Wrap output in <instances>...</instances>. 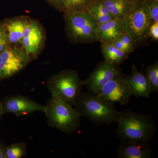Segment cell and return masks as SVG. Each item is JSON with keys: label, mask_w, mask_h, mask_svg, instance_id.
Here are the masks:
<instances>
[{"label": "cell", "mask_w": 158, "mask_h": 158, "mask_svg": "<svg viewBox=\"0 0 158 158\" xmlns=\"http://www.w3.org/2000/svg\"><path fill=\"white\" fill-rule=\"evenodd\" d=\"M115 122L116 134L122 142L148 144L156 131L150 114L136 113L130 109L118 112Z\"/></svg>", "instance_id": "cell-1"}, {"label": "cell", "mask_w": 158, "mask_h": 158, "mask_svg": "<svg viewBox=\"0 0 158 158\" xmlns=\"http://www.w3.org/2000/svg\"><path fill=\"white\" fill-rule=\"evenodd\" d=\"M75 108L81 114L94 124L110 125L116 121L118 112L115 103L104 98L98 93L81 92Z\"/></svg>", "instance_id": "cell-2"}, {"label": "cell", "mask_w": 158, "mask_h": 158, "mask_svg": "<svg viewBox=\"0 0 158 158\" xmlns=\"http://www.w3.org/2000/svg\"><path fill=\"white\" fill-rule=\"evenodd\" d=\"M44 113L49 126L65 134H71L80 127L81 114L73 106L59 99L51 98Z\"/></svg>", "instance_id": "cell-3"}, {"label": "cell", "mask_w": 158, "mask_h": 158, "mask_svg": "<svg viewBox=\"0 0 158 158\" xmlns=\"http://www.w3.org/2000/svg\"><path fill=\"white\" fill-rule=\"evenodd\" d=\"M47 86L52 97L73 106L84 86L77 72L69 69L51 76L48 80Z\"/></svg>", "instance_id": "cell-4"}, {"label": "cell", "mask_w": 158, "mask_h": 158, "mask_svg": "<svg viewBox=\"0 0 158 158\" xmlns=\"http://www.w3.org/2000/svg\"><path fill=\"white\" fill-rule=\"evenodd\" d=\"M153 22L146 0L134 4L122 19L123 31L131 38L135 45L149 37L150 27Z\"/></svg>", "instance_id": "cell-5"}, {"label": "cell", "mask_w": 158, "mask_h": 158, "mask_svg": "<svg viewBox=\"0 0 158 158\" xmlns=\"http://www.w3.org/2000/svg\"><path fill=\"white\" fill-rule=\"evenodd\" d=\"M65 31L75 43H88L96 40L97 23L88 11L65 12Z\"/></svg>", "instance_id": "cell-6"}, {"label": "cell", "mask_w": 158, "mask_h": 158, "mask_svg": "<svg viewBox=\"0 0 158 158\" xmlns=\"http://www.w3.org/2000/svg\"><path fill=\"white\" fill-rule=\"evenodd\" d=\"M31 61L21 47L9 46L0 53V81L17 74Z\"/></svg>", "instance_id": "cell-7"}, {"label": "cell", "mask_w": 158, "mask_h": 158, "mask_svg": "<svg viewBox=\"0 0 158 158\" xmlns=\"http://www.w3.org/2000/svg\"><path fill=\"white\" fill-rule=\"evenodd\" d=\"M46 34L43 27L37 20L31 18L24 31L21 47L31 60L37 59L45 45Z\"/></svg>", "instance_id": "cell-8"}, {"label": "cell", "mask_w": 158, "mask_h": 158, "mask_svg": "<svg viewBox=\"0 0 158 158\" xmlns=\"http://www.w3.org/2000/svg\"><path fill=\"white\" fill-rule=\"evenodd\" d=\"M121 74L118 65L104 61L97 66L88 78L83 81V86L87 87L88 92L97 93L108 82Z\"/></svg>", "instance_id": "cell-9"}, {"label": "cell", "mask_w": 158, "mask_h": 158, "mask_svg": "<svg viewBox=\"0 0 158 158\" xmlns=\"http://www.w3.org/2000/svg\"><path fill=\"white\" fill-rule=\"evenodd\" d=\"M97 93L107 100L121 105L128 103L132 96L127 81L122 74L108 82Z\"/></svg>", "instance_id": "cell-10"}, {"label": "cell", "mask_w": 158, "mask_h": 158, "mask_svg": "<svg viewBox=\"0 0 158 158\" xmlns=\"http://www.w3.org/2000/svg\"><path fill=\"white\" fill-rule=\"evenodd\" d=\"M1 103L2 106L3 114L12 113L18 117L26 116L35 112L44 113L45 110V106L20 95L6 98Z\"/></svg>", "instance_id": "cell-11"}, {"label": "cell", "mask_w": 158, "mask_h": 158, "mask_svg": "<svg viewBox=\"0 0 158 158\" xmlns=\"http://www.w3.org/2000/svg\"><path fill=\"white\" fill-rule=\"evenodd\" d=\"M31 19L28 16L21 15L7 19L2 22L10 45L21 46L24 31Z\"/></svg>", "instance_id": "cell-12"}, {"label": "cell", "mask_w": 158, "mask_h": 158, "mask_svg": "<svg viewBox=\"0 0 158 158\" xmlns=\"http://www.w3.org/2000/svg\"><path fill=\"white\" fill-rule=\"evenodd\" d=\"M125 78L129 86L132 95L136 97L148 98L152 93L146 77L142 73L138 71L134 64L132 67L131 74Z\"/></svg>", "instance_id": "cell-13"}, {"label": "cell", "mask_w": 158, "mask_h": 158, "mask_svg": "<svg viewBox=\"0 0 158 158\" xmlns=\"http://www.w3.org/2000/svg\"><path fill=\"white\" fill-rule=\"evenodd\" d=\"M123 33L122 19H114L97 24L95 32L96 40L102 43L111 42Z\"/></svg>", "instance_id": "cell-14"}, {"label": "cell", "mask_w": 158, "mask_h": 158, "mask_svg": "<svg viewBox=\"0 0 158 158\" xmlns=\"http://www.w3.org/2000/svg\"><path fill=\"white\" fill-rule=\"evenodd\" d=\"M117 156L120 158H151L152 151L148 144L122 142L117 146Z\"/></svg>", "instance_id": "cell-15"}, {"label": "cell", "mask_w": 158, "mask_h": 158, "mask_svg": "<svg viewBox=\"0 0 158 158\" xmlns=\"http://www.w3.org/2000/svg\"><path fill=\"white\" fill-rule=\"evenodd\" d=\"M101 50L105 61L118 66L127 58L129 55L117 48L110 42L102 43Z\"/></svg>", "instance_id": "cell-16"}, {"label": "cell", "mask_w": 158, "mask_h": 158, "mask_svg": "<svg viewBox=\"0 0 158 158\" xmlns=\"http://www.w3.org/2000/svg\"><path fill=\"white\" fill-rule=\"evenodd\" d=\"M103 4L115 19H123L127 15L132 4L127 0H101Z\"/></svg>", "instance_id": "cell-17"}, {"label": "cell", "mask_w": 158, "mask_h": 158, "mask_svg": "<svg viewBox=\"0 0 158 158\" xmlns=\"http://www.w3.org/2000/svg\"><path fill=\"white\" fill-rule=\"evenodd\" d=\"M97 0H62V12L88 11Z\"/></svg>", "instance_id": "cell-18"}, {"label": "cell", "mask_w": 158, "mask_h": 158, "mask_svg": "<svg viewBox=\"0 0 158 158\" xmlns=\"http://www.w3.org/2000/svg\"><path fill=\"white\" fill-rule=\"evenodd\" d=\"M110 43L117 48L128 54L133 52L135 46L132 39L125 32Z\"/></svg>", "instance_id": "cell-19"}, {"label": "cell", "mask_w": 158, "mask_h": 158, "mask_svg": "<svg viewBox=\"0 0 158 158\" xmlns=\"http://www.w3.org/2000/svg\"><path fill=\"white\" fill-rule=\"evenodd\" d=\"M145 77L153 92H158V63L148 65L146 68Z\"/></svg>", "instance_id": "cell-20"}, {"label": "cell", "mask_w": 158, "mask_h": 158, "mask_svg": "<svg viewBox=\"0 0 158 158\" xmlns=\"http://www.w3.org/2000/svg\"><path fill=\"white\" fill-rule=\"evenodd\" d=\"M27 144L18 143L6 147V158H20L26 155Z\"/></svg>", "instance_id": "cell-21"}, {"label": "cell", "mask_w": 158, "mask_h": 158, "mask_svg": "<svg viewBox=\"0 0 158 158\" xmlns=\"http://www.w3.org/2000/svg\"><path fill=\"white\" fill-rule=\"evenodd\" d=\"M147 3L152 21L158 22V1H148Z\"/></svg>", "instance_id": "cell-22"}, {"label": "cell", "mask_w": 158, "mask_h": 158, "mask_svg": "<svg viewBox=\"0 0 158 158\" xmlns=\"http://www.w3.org/2000/svg\"><path fill=\"white\" fill-rule=\"evenodd\" d=\"M8 37L2 22L0 23V53L10 46Z\"/></svg>", "instance_id": "cell-23"}, {"label": "cell", "mask_w": 158, "mask_h": 158, "mask_svg": "<svg viewBox=\"0 0 158 158\" xmlns=\"http://www.w3.org/2000/svg\"><path fill=\"white\" fill-rule=\"evenodd\" d=\"M149 37L154 40H158V22H153L149 30Z\"/></svg>", "instance_id": "cell-24"}, {"label": "cell", "mask_w": 158, "mask_h": 158, "mask_svg": "<svg viewBox=\"0 0 158 158\" xmlns=\"http://www.w3.org/2000/svg\"><path fill=\"white\" fill-rule=\"evenodd\" d=\"M54 8L61 12H62V0H45Z\"/></svg>", "instance_id": "cell-25"}, {"label": "cell", "mask_w": 158, "mask_h": 158, "mask_svg": "<svg viewBox=\"0 0 158 158\" xmlns=\"http://www.w3.org/2000/svg\"><path fill=\"white\" fill-rule=\"evenodd\" d=\"M6 147L0 143V158H6Z\"/></svg>", "instance_id": "cell-26"}, {"label": "cell", "mask_w": 158, "mask_h": 158, "mask_svg": "<svg viewBox=\"0 0 158 158\" xmlns=\"http://www.w3.org/2000/svg\"><path fill=\"white\" fill-rule=\"evenodd\" d=\"M127 1L130 3H131V4L134 5L135 3L138 2H139L141 0H127Z\"/></svg>", "instance_id": "cell-27"}, {"label": "cell", "mask_w": 158, "mask_h": 158, "mask_svg": "<svg viewBox=\"0 0 158 158\" xmlns=\"http://www.w3.org/2000/svg\"><path fill=\"white\" fill-rule=\"evenodd\" d=\"M146 1H158V0H146Z\"/></svg>", "instance_id": "cell-28"}]
</instances>
